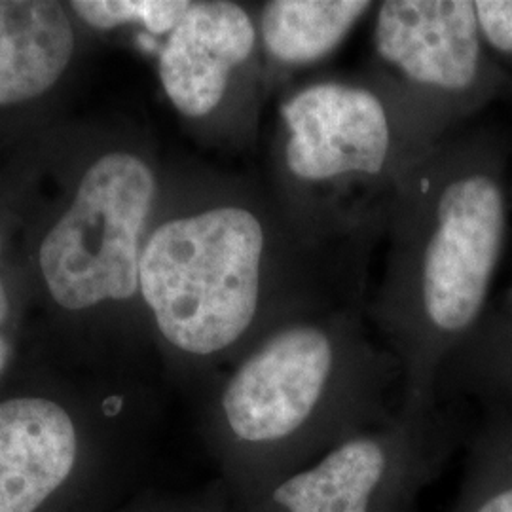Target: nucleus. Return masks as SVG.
<instances>
[{"label": "nucleus", "mask_w": 512, "mask_h": 512, "mask_svg": "<svg viewBox=\"0 0 512 512\" xmlns=\"http://www.w3.org/2000/svg\"><path fill=\"white\" fill-rule=\"evenodd\" d=\"M368 256L313 243L268 188H245L150 232L141 296L173 348L209 357L365 298Z\"/></svg>", "instance_id": "1"}, {"label": "nucleus", "mask_w": 512, "mask_h": 512, "mask_svg": "<svg viewBox=\"0 0 512 512\" xmlns=\"http://www.w3.org/2000/svg\"><path fill=\"white\" fill-rule=\"evenodd\" d=\"M511 150L503 129L469 124L404 175L372 313L414 351L459 348L490 310L509 238Z\"/></svg>", "instance_id": "2"}, {"label": "nucleus", "mask_w": 512, "mask_h": 512, "mask_svg": "<svg viewBox=\"0 0 512 512\" xmlns=\"http://www.w3.org/2000/svg\"><path fill=\"white\" fill-rule=\"evenodd\" d=\"M268 154V190L294 228L366 255L385 238L414 165L382 99L344 76L283 88Z\"/></svg>", "instance_id": "3"}, {"label": "nucleus", "mask_w": 512, "mask_h": 512, "mask_svg": "<svg viewBox=\"0 0 512 512\" xmlns=\"http://www.w3.org/2000/svg\"><path fill=\"white\" fill-rule=\"evenodd\" d=\"M372 23L363 80L414 164L512 92L511 74L484 40L475 0H385Z\"/></svg>", "instance_id": "4"}, {"label": "nucleus", "mask_w": 512, "mask_h": 512, "mask_svg": "<svg viewBox=\"0 0 512 512\" xmlns=\"http://www.w3.org/2000/svg\"><path fill=\"white\" fill-rule=\"evenodd\" d=\"M156 200V173L135 154L114 152L88 169L71 209L40 247V268L59 306L84 310L141 293V241Z\"/></svg>", "instance_id": "5"}, {"label": "nucleus", "mask_w": 512, "mask_h": 512, "mask_svg": "<svg viewBox=\"0 0 512 512\" xmlns=\"http://www.w3.org/2000/svg\"><path fill=\"white\" fill-rule=\"evenodd\" d=\"M355 306L313 315L256 344L222 393L228 427L245 442H279L304 429L338 384Z\"/></svg>", "instance_id": "6"}, {"label": "nucleus", "mask_w": 512, "mask_h": 512, "mask_svg": "<svg viewBox=\"0 0 512 512\" xmlns=\"http://www.w3.org/2000/svg\"><path fill=\"white\" fill-rule=\"evenodd\" d=\"M165 95L188 120H209L228 105L258 128L260 101L270 92L255 10L230 0L190 2L167 35L158 59Z\"/></svg>", "instance_id": "7"}, {"label": "nucleus", "mask_w": 512, "mask_h": 512, "mask_svg": "<svg viewBox=\"0 0 512 512\" xmlns=\"http://www.w3.org/2000/svg\"><path fill=\"white\" fill-rule=\"evenodd\" d=\"M76 431L46 399L0 404V512H35L69 476Z\"/></svg>", "instance_id": "8"}, {"label": "nucleus", "mask_w": 512, "mask_h": 512, "mask_svg": "<svg viewBox=\"0 0 512 512\" xmlns=\"http://www.w3.org/2000/svg\"><path fill=\"white\" fill-rule=\"evenodd\" d=\"M374 10L376 2L366 0L262 2L255 10L256 33L270 92L329 59Z\"/></svg>", "instance_id": "9"}, {"label": "nucleus", "mask_w": 512, "mask_h": 512, "mask_svg": "<svg viewBox=\"0 0 512 512\" xmlns=\"http://www.w3.org/2000/svg\"><path fill=\"white\" fill-rule=\"evenodd\" d=\"M73 50V25L59 2L0 0V107L48 92Z\"/></svg>", "instance_id": "10"}, {"label": "nucleus", "mask_w": 512, "mask_h": 512, "mask_svg": "<svg viewBox=\"0 0 512 512\" xmlns=\"http://www.w3.org/2000/svg\"><path fill=\"white\" fill-rule=\"evenodd\" d=\"M384 469L376 440H348L310 471L285 480L274 499L289 512H366Z\"/></svg>", "instance_id": "11"}, {"label": "nucleus", "mask_w": 512, "mask_h": 512, "mask_svg": "<svg viewBox=\"0 0 512 512\" xmlns=\"http://www.w3.org/2000/svg\"><path fill=\"white\" fill-rule=\"evenodd\" d=\"M471 370L486 384L512 395V310H488L459 346Z\"/></svg>", "instance_id": "12"}, {"label": "nucleus", "mask_w": 512, "mask_h": 512, "mask_svg": "<svg viewBox=\"0 0 512 512\" xmlns=\"http://www.w3.org/2000/svg\"><path fill=\"white\" fill-rule=\"evenodd\" d=\"M188 0H76L74 12L97 29L139 23L152 35H169L188 10Z\"/></svg>", "instance_id": "13"}, {"label": "nucleus", "mask_w": 512, "mask_h": 512, "mask_svg": "<svg viewBox=\"0 0 512 512\" xmlns=\"http://www.w3.org/2000/svg\"><path fill=\"white\" fill-rule=\"evenodd\" d=\"M486 44L512 76V0H475Z\"/></svg>", "instance_id": "14"}, {"label": "nucleus", "mask_w": 512, "mask_h": 512, "mask_svg": "<svg viewBox=\"0 0 512 512\" xmlns=\"http://www.w3.org/2000/svg\"><path fill=\"white\" fill-rule=\"evenodd\" d=\"M473 512H512V476L478 501Z\"/></svg>", "instance_id": "15"}, {"label": "nucleus", "mask_w": 512, "mask_h": 512, "mask_svg": "<svg viewBox=\"0 0 512 512\" xmlns=\"http://www.w3.org/2000/svg\"><path fill=\"white\" fill-rule=\"evenodd\" d=\"M6 315H8V296H6L4 285L0 281V323L6 319Z\"/></svg>", "instance_id": "16"}, {"label": "nucleus", "mask_w": 512, "mask_h": 512, "mask_svg": "<svg viewBox=\"0 0 512 512\" xmlns=\"http://www.w3.org/2000/svg\"><path fill=\"white\" fill-rule=\"evenodd\" d=\"M6 361H8V344L0 336V372H2V368L6 365Z\"/></svg>", "instance_id": "17"}, {"label": "nucleus", "mask_w": 512, "mask_h": 512, "mask_svg": "<svg viewBox=\"0 0 512 512\" xmlns=\"http://www.w3.org/2000/svg\"><path fill=\"white\" fill-rule=\"evenodd\" d=\"M503 306H507V308H511L512 310V279L511 285H509V289H507V296H505V304Z\"/></svg>", "instance_id": "18"}, {"label": "nucleus", "mask_w": 512, "mask_h": 512, "mask_svg": "<svg viewBox=\"0 0 512 512\" xmlns=\"http://www.w3.org/2000/svg\"><path fill=\"white\" fill-rule=\"evenodd\" d=\"M511 194H512V184H511Z\"/></svg>", "instance_id": "19"}]
</instances>
